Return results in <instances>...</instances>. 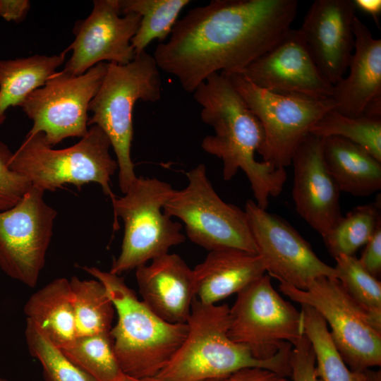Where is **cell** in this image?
<instances>
[{
    "label": "cell",
    "mask_w": 381,
    "mask_h": 381,
    "mask_svg": "<svg viewBox=\"0 0 381 381\" xmlns=\"http://www.w3.org/2000/svg\"><path fill=\"white\" fill-rule=\"evenodd\" d=\"M297 0H213L190 9L154 52L159 68L193 92L213 73L239 72L291 28Z\"/></svg>",
    "instance_id": "6da1fadb"
},
{
    "label": "cell",
    "mask_w": 381,
    "mask_h": 381,
    "mask_svg": "<svg viewBox=\"0 0 381 381\" xmlns=\"http://www.w3.org/2000/svg\"><path fill=\"white\" fill-rule=\"evenodd\" d=\"M193 97L201 107L202 121L214 131L202 139V150L222 159L225 181L241 169L249 180L255 203L266 210L270 197H277L282 191L286 171L255 159L264 137L260 121L220 73L212 74L200 84Z\"/></svg>",
    "instance_id": "7a4b0ae2"
},
{
    "label": "cell",
    "mask_w": 381,
    "mask_h": 381,
    "mask_svg": "<svg viewBox=\"0 0 381 381\" xmlns=\"http://www.w3.org/2000/svg\"><path fill=\"white\" fill-rule=\"evenodd\" d=\"M229 308L227 304H205L195 298L185 339L155 377L162 381H214L258 368L290 377L292 345L288 344L271 358H255L229 338Z\"/></svg>",
    "instance_id": "3957f363"
},
{
    "label": "cell",
    "mask_w": 381,
    "mask_h": 381,
    "mask_svg": "<svg viewBox=\"0 0 381 381\" xmlns=\"http://www.w3.org/2000/svg\"><path fill=\"white\" fill-rule=\"evenodd\" d=\"M82 269L103 284L114 306L118 318L110 335L123 373L138 378L157 376L185 339L187 324L159 318L120 275L95 267Z\"/></svg>",
    "instance_id": "277c9868"
},
{
    "label": "cell",
    "mask_w": 381,
    "mask_h": 381,
    "mask_svg": "<svg viewBox=\"0 0 381 381\" xmlns=\"http://www.w3.org/2000/svg\"><path fill=\"white\" fill-rule=\"evenodd\" d=\"M162 78L153 56L143 52L130 63H107L104 78L89 104L87 125L99 126L108 137L116 157L119 185L125 193L137 176L131 159L133 112L138 100L161 98Z\"/></svg>",
    "instance_id": "5b68a950"
},
{
    "label": "cell",
    "mask_w": 381,
    "mask_h": 381,
    "mask_svg": "<svg viewBox=\"0 0 381 381\" xmlns=\"http://www.w3.org/2000/svg\"><path fill=\"white\" fill-rule=\"evenodd\" d=\"M111 147L107 135L96 125L77 143L61 150L53 149L42 133L27 134L13 153L10 168L43 191H54L68 183L80 190L85 184L97 183L111 200L116 195L111 177L119 167L109 153Z\"/></svg>",
    "instance_id": "8992f818"
},
{
    "label": "cell",
    "mask_w": 381,
    "mask_h": 381,
    "mask_svg": "<svg viewBox=\"0 0 381 381\" xmlns=\"http://www.w3.org/2000/svg\"><path fill=\"white\" fill-rule=\"evenodd\" d=\"M174 190L169 183L158 179L140 176L123 196L111 200L114 229L118 226L117 218L121 217L124 234L111 273L120 275L136 269L185 241L182 225L163 210Z\"/></svg>",
    "instance_id": "52a82bcc"
},
{
    "label": "cell",
    "mask_w": 381,
    "mask_h": 381,
    "mask_svg": "<svg viewBox=\"0 0 381 381\" xmlns=\"http://www.w3.org/2000/svg\"><path fill=\"white\" fill-rule=\"evenodd\" d=\"M240 94L263 130L258 150L265 162L278 168L291 164L293 156L310 128L335 108L332 98L315 99L260 88L236 72H221Z\"/></svg>",
    "instance_id": "ba28073f"
},
{
    "label": "cell",
    "mask_w": 381,
    "mask_h": 381,
    "mask_svg": "<svg viewBox=\"0 0 381 381\" xmlns=\"http://www.w3.org/2000/svg\"><path fill=\"white\" fill-rule=\"evenodd\" d=\"M280 291L301 305L315 309L330 327V335L345 364L353 372L381 365V325L350 298L336 277H321L306 289L279 281Z\"/></svg>",
    "instance_id": "9c48e42d"
},
{
    "label": "cell",
    "mask_w": 381,
    "mask_h": 381,
    "mask_svg": "<svg viewBox=\"0 0 381 381\" xmlns=\"http://www.w3.org/2000/svg\"><path fill=\"white\" fill-rule=\"evenodd\" d=\"M187 186L174 190L163 210L184 224L187 236L211 251L234 248L258 254L246 214L224 202L207 177L205 164L186 173Z\"/></svg>",
    "instance_id": "30bf717a"
},
{
    "label": "cell",
    "mask_w": 381,
    "mask_h": 381,
    "mask_svg": "<svg viewBox=\"0 0 381 381\" xmlns=\"http://www.w3.org/2000/svg\"><path fill=\"white\" fill-rule=\"evenodd\" d=\"M236 294L229 308L228 335L255 358H271L303 334L301 310L274 289L268 274Z\"/></svg>",
    "instance_id": "8fae6325"
},
{
    "label": "cell",
    "mask_w": 381,
    "mask_h": 381,
    "mask_svg": "<svg viewBox=\"0 0 381 381\" xmlns=\"http://www.w3.org/2000/svg\"><path fill=\"white\" fill-rule=\"evenodd\" d=\"M101 62L85 73L72 76L56 72L20 105L33 125L28 134L42 133L52 147L69 137L83 138L88 131L89 104L107 72Z\"/></svg>",
    "instance_id": "7c38bea8"
},
{
    "label": "cell",
    "mask_w": 381,
    "mask_h": 381,
    "mask_svg": "<svg viewBox=\"0 0 381 381\" xmlns=\"http://www.w3.org/2000/svg\"><path fill=\"white\" fill-rule=\"evenodd\" d=\"M32 186L13 207L0 211V268L34 288L44 268L57 211Z\"/></svg>",
    "instance_id": "4fadbf2b"
},
{
    "label": "cell",
    "mask_w": 381,
    "mask_h": 381,
    "mask_svg": "<svg viewBox=\"0 0 381 381\" xmlns=\"http://www.w3.org/2000/svg\"><path fill=\"white\" fill-rule=\"evenodd\" d=\"M258 254L266 272L298 289L313 279L336 277L334 267L322 261L310 245L286 220L248 200L244 210Z\"/></svg>",
    "instance_id": "5bb4252c"
},
{
    "label": "cell",
    "mask_w": 381,
    "mask_h": 381,
    "mask_svg": "<svg viewBox=\"0 0 381 381\" xmlns=\"http://www.w3.org/2000/svg\"><path fill=\"white\" fill-rule=\"evenodd\" d=\"M140 20L133 13L121 16L118 0L94 1L89 16L75 23V40L66 49L73 54L61 71L78 76L104 61L130 63L135 56L131 42Z\"/></svg>",
    "instance_id": "9a60e30c"
},
{
    "label": "cell",
    "mask_w": 381,
    "mask_h": 381,
    "mask_svg": "<svg viewBox=\"0 0 381 381\" xmlns=\"http://www.w3.org/2000/svg\"><path fill=\"white\" fill-rule=\"evenodd\" d=\"M236 73L274 92L315 99L332 96L333 85L320 73L296 29L291 28L270 49Z\"/></svg>",
    "instance_id": "2e32d148"
},
{
    "label": "cell",
    "mask_w": 381,
    "mask_h": 381,
    "mask_svg": "<svg viewBox=\"0 0 381 381\" xmlns=\"http://www.w3.org/2000/svg\"><path fill=\"white\" fill-rule=\"evenodd\" d=\"M353 0H315L298 34L322 77L334 85L344 77L354 49Z\"/></svg>",
    "instance_id": "e0dca14e"
},
{
    "label": "cell",
    "mask_w": 381,
    "mask_h": 381,
    "mask_svg": "<svg viewBox=\"0 0 381 381\" xmlns=\"http://www.w3.org/2000/svg\"><path fill=\"white\" fill-rule=\"evenodd\" d=\"M322 138L309 133L296 150L292 196L297 213L322 237L343 217L339 190L322 155Z\"/></svg>",
    "instance_id": "ac0fdd59"
},
{
    "label": "cell",
    "mask_w": 381,
    "mask_h": 381,
    "mask_svg": "<svg viewBox=\"0 0 381 381\" xmlns=\"http://www.w3.org/2000/svg\"><path fill=\"white\" fill-rule=\"evenodd\" d=\"M143 301L170 323H186L195 298L193 271L177 254L167 253L137 267Z\"/></svg>",
    "instance_id": "d6986e66"
},
{
    "label": "cell",
    "mask_w": 381,
    "mask_h": 381,
    "mask_svg": "<svg viewBox=\"0 0 381 381\" xmlns=\"http://www.w3.org/2000/svg\"><path fill=\"white\" fill-rule=\"evenodd\" d=\"M353 28L354 49L349 74L333 85L332 98L337 111L357 117L368 105L381 99V40L374 38L356 16Z\"/></svg>",
    "instance_id": "ffe728a7"
},
{
    "label": "cell",
    "mask_w": 381,
    "mask_h": 381,
    "mask_svg": "<svg viewBox=\"0 0 381 381\" xmlns=\"http://www.w3.org/2000/svg\"><path fill=\"white\" fill-rule=\"evenodd\" d=\"M193 271L195 298L205 304L237 294L267 273L258 254L234 248L209 251Z\"/></svg>",
    "instance_id": "44dd1931"
},
{
    "label": "cell",
    "mask_w": 381,
    "mask_h": 381,
    "mask_svg": "<svg viewBox=\"0 0 381 381\" xmlns=\"http://www.w3.org/2000/svg\"><path fill=\"white\" fill-rule=\"evenodd\" d=\"M325 164L339 191L365 197L381 188V162L358 145L339 137L322 138Z\"/></svg>",
    "instance_id": "7402d4cb"
},
{
    "label": "cell",
    "mask_w": 381,
    "mask_h": 381,
    "mask_svg": "<svg viewBox=\"0 0 381 381\" xmlns=\"http://www.w3.org/2000/svg\"><path fill=\"white\" fill-rule=\"evenodd\" d=\"M23 310L26 320L58 346L76 337L73 296L66 278L55 279L32 294Z\"/></svg>",
    "instance_id": "603a6c76"
},
{
    "label": "cell",
    "mask_w": 381,
    "mask_h": 381,
    "mask_svg": "<svg viewBox=\"0 0 381 381\" xmlns=\"http://www.w3.org/2000/svg\"><path fill=\"white\" fill-rule=\"evenodd\" d=\"M67 52L66 49L52 56L35 54L28 58L0 59V125L9 107H20L28 96L56 73Z\"/></svg>",
    "instance_id": "cb8c5ba5"
},
{
    "label": "cell",
    "mask_w": 381,
    "mask_h": 381,
    "mask_svg": "<svg viewBox=\"0 0 381 381\" xmlns=\"http://www.w3.org/2000/svg\"><path fill=\"white\" fill-rule=\"evenodd\" d=\"M301 329L310 341L319 381H362L363 372H353L345 364L323 317L313 308L301 305Z\"/></svg>",
    "instance_id": "d4e9b609"
},
{
    "label": "cell",
    "mask_w": 381,
    "mask_h": 381,
    "mask_svg": "<svg viewBox=\"0 0 381 381\" xmlns=\"http://www.w3.org/2000/svg\"><path fill=\"white\" fill-rule=\"evenodd\" d=\"M189 4V0H118L121 16L133 13L141 16L131 42L135 54L145 52L154 40L164 42L170 36L180 13Z\"/></svg>",
    "instance_id": "484cf974"
},
{
    "label": "cell",
    "mask_w": 381,
    "mask_h": 381,
    "mask_svg": "<svg viewBox=\"0 0 381 381\" xmlns=\"http://www.w3.org/2000/svg\"><path fill=\"white\" fill-rule=\"evenodd\" d=\"M76 337L109 333L115 308L103 284L96 279L69 280Z\"/></svg>",
    "instance_id": "4316f807"
},
{
    "label": "cell",
    "mask_w": 381,
    "mask_h": 381,
    "mask_svg": "<svg viewBox=\"0 0 381 381\" xmlns=\"http://www.w3.org/2000/svg\"><path fill=\"white\" fill-rule=\"evenodd\" d=\"M380 203V199H377L373 203L354 207L322 237L334 258L340 255H353L366 244L381 224Z\"/></svg>",
    "instance_id": "83f0119b"
},
{
    "label": "cell",
    "mask_w": 381,
    "mask_h": 381,
    "mask_svg": "<svg viewBox=\"0 0 381 381\" xmlns=\"http://www.w3.org/2000/svg\"><path fill=\"white\" fill-rule=\"evenodd\" d=\"M310 133L322 138L331 136L344 138L381 162V116L363 114L351 117L332 109L316 122Z\"/></svg>",
    "instance_id": "f1b7e54d"
},
{
    "label": "cell",
    "mask_w": 381,
    "mask_h": 381,
    "mask_svg": "<svg viewBox=\"0 0 381 381\" xmlns=\"http://www.w3.org/2000/svg\"><path fill=\"white\" fill-rule=\"evenodd\" d=\"M60 348L97 381H119L124 375L114 354L110 332L76 337Z\"/></svg>",
    "instance_id": "f546056e"
},
{
    "label": "cell",
    "mask_w": 381,
    "mask_h": 381,
    "mask_svg": "<svg viewBox=\"0 0 381 381\" xmlns=\"http://www.w3.org/2000/svg\"><path fill=\"white\" fill-rule=\"evenodd\" d=\"M25 336L30 355L42 365L44 381H97L73 363L59 346L28 320Z\"/></svg>",
    "instance_id": "4dcf8cb0"
},
{
    "label": "cell",
    "mask_w": 381,
    "mask_h": 381,
    "mask_svg": "<svg viewBox=\"0 0 381 381\" xmlns=\"http://www.w3.org/2000/svg\"><path fill=\"white\" fill-rule=\"evenodd\" d=\"M337 279L350 296L366 314L381 325V283L368 272L354 255L334 258Z\"/></svg>",
    "instance_id": "1f68e13d"
},
{
    "label": "cell",
    "mask_w": 381,
    "mask_h": 381,
    "mask_svg": "<svg viewBox=\"0 0 381 381\" xmlns=\"http://www.w3.org/2000/svg\"><path fill=\"white\" fill-rule=\"evenodd\" d=\"M13 153L0 141V211L16 205L30 189V182L10 168Z\"/></svg>",
    "instance_id": "d6a6232c"
},
{
    "label": "cell",
    "mask_w": 381,
    "mask_h": 381,
    "mask_svg": "<svg viewBox=\"0 0 381 381\" xmlns=\"http://www.w3.org/2000/svg\"><path fill=\"white\" fill-rule=\"evenodd\" d=\"M291 381H319L312 346L303 334L293 344L291 353Z\"/></svg>",
    "instance_id": "836d02e7"
},
{
    "label": "cell",
    "mask_w": 381,
    "mask_h": 381,
    "mask_svg": "<svg viewBox=\"0 0 381 381\" xmlns=\"http://www.w3.org/2000/svg\"><path fill=\"white\" fill-rule=\"evenodd\" d=\"M358 259L363 267L377 279L381 273V224L365 245L363 253Z\"/></svg>",
    "instance_id": "e575fe53"
},
{
    "label": "cell",
    "mask_w": 381,
    "mask_h": 381,
    "mask_svg": "<svg viewBox=\"0 0 381 381\" xmlns=\"http://www.w3.org/2000/svg\"><path fill=\"white\" fill-rule=\"evenodd\" d=\"M214 381H291L271 370L249 368L238 370L226 377Z\"/></svg>",
    "instance_id": "d590c367"
},
{
    "label": "cell",
    "mask_w": 381,
    "mask_h": 381,
    "mask_svg": "<svg viewBox=\"0 0 381 381\" xmlns=\"http://www.w3.org/2000/svg\"><path fill=\"white\" fill-rule=\"evenodd\" d=\"M30 8L28 0H0V16L8 22L20 23Z\"/></svg>",
    "instance_id": "8d00e7d4"
},
{
    "label": "cell",
    "mask_w": 381,
    "mask_h": 381,
    "mask_svg": "<svg viewBox=\"0 0 381 381\" xmlns=\"http://www.w3.org/2000/svg\"><path fill=\"white\" fill-rule=\"evenodd\" d=\"M356 9H359L370 16L377 26L380 25V16L381 15L380 0H353Z\"/></svg>",
    "instance_id": "74e56055"
},
{
    "label": "cell",
    "mask_w": 381,
    "mask_h": 381,
    "mask_svg": "<svg viewBox=\"0 0 381 381\" xmlns=\"http://www.w3.org/2000/svg\"><path fill=\"white\" fill-rule=\"evenodd\" d=\"M363 377L362 381H381L380 370L367 369L363 371Z\"/></svg>",
    "instance_id": "f35d334b"
},
{
    "label": "cell",
    "mask_w": 381,
    "mask_h": 381,
    "mask_svg": "<svg viewBox=\"0 0 381 381\" xmlns=\"http://www.w3.org/2000/svg\"><path fill=\"white\" fill-rule=\"evenodd\" d=\"M119 381H162L156 377H131L126 375H124L123 377Z\"/></svg>",
    "instance_id": "ab89813d"
},
{
    "label": "cell",
    "mask_w": 381,
    "mask_h": 381,
    "mask_svg": "<svg viewBox=\"0 0 381 381\" xmlns=\"http://www.w3.org/2000/svg\"><path fill=\"white\" fill-rule=\"evenodd\" d=\"M0 381H9V380L0 377Z\"/></svg>",
    "instance_id": "60d3db41"
}]
</instances>
